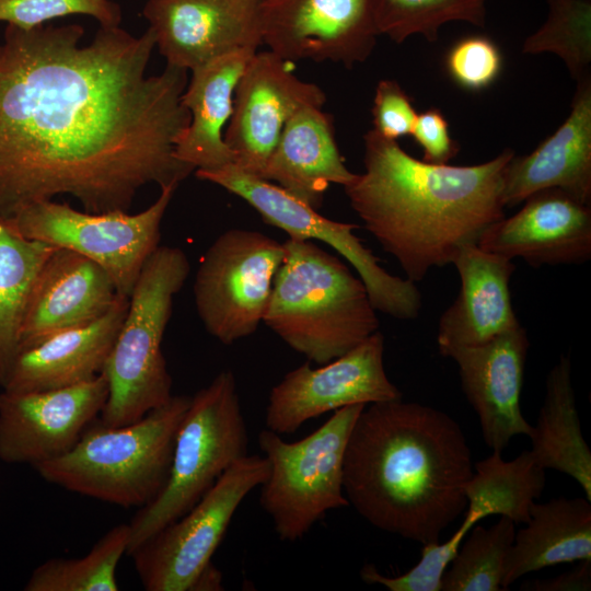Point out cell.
Masks as SVG:
<instances>
[{
    "label": "cell",
    "mask_w": 591,
    "mask_h": 591,
    "mask_svg": "<svg viewBox=\"0 0 591 591\" xmlns=\"http://www.w3.org/2000/svg\"><path fill=\"white\" fill-rule=\"evenodd\" d=\"M79 24L20 28L0 40V220L58 195L88 212L128 211L149 185L193 171L175 157L190 114L187 70L147 73L155 37Z\"/></svg>",
    "instance_id": "cell-1"
},
{
    "label": "cell",
    "mask_w": 591,
    "mask_h": 591,
    "mask_svg": "<svg viewBox=\"0 0 591 591\" xmlns=\"http://www.w3.org/2000/svg\"><path fill=\"white\" fill-rule=\"evenodd\" d=\"M349 434L344 493L372 526L422 545L467 507L474 471L466 437L447 413L402 398L369 404Z\"/></svg>",
    "instance_id": "cell-2"
},
{
    "label": "cell",
    "mask_w": 591,
    "mask_h": 591,
    "mask_svg": "<svg viewBox=\"0 0 591 591\" xmlns=\"http://www.w3.org/2000/svg\"><path fill=\"white\" fill-rule=\"evenodd\" d=\"M363 142L364 172L345 193L366 230L415 283L452 264L463 246L476 244L505 217L502 174L513 150L456 166L415 159L372 129Z\"/></svg>",
    "instance_id": "cell-3"
},
{
    "label": "cell",
    "mask_w": 591,
    "mask_h": 591,
    "mask_svg": "<svg viewBox=\"0 0 591 591\" xmlns=\"http://www.w3.org/2000/svg\"><path fill=\"white\" fill-rule=\"evenodd\" d=\"M263 323L294 351L325 364L379 331L359 278L311 240L288 237Z\"/></svg>",
    "instance_id": "cell-4"
},
{
    "label": "cell",
    "mask_w": 591,
    "mask_h": 591,
    "mask_svg": "<svg viewBox=\"0 0 591 591\" xmlns=\"http://www.w3.org/2000/svg\"><path fill=\"white\" fill-rule=\"evenodd\" d=\"M190 396L120 427L92 422L67 453L35 466L48 483L124 508H142L169 477L176 433Z\"/></svg>",
    "instance_id": "cell-5"
},
{
    "label": "cell",
    "mask_w": 591,
    "mask_h": 591,
    "mask_svg": "<svg viewBox=\"0 0 591 591\" xmlns=\"http://www.w3.org/2000/svg\"><path fill=\"white\" fill-rule=\"evenodd\" d=\"M189 270L188 258L178 247L159 245L146 262L102 372L108 386L102 425L135 422L172 398L162 341L174 298Z\"/></svg>",
    "instance_id": "cell-6"
},
{
    "label": "cell",
    "mask_w": 591,
    "mask_h": 591,
    "mask_svg": "<svg viewBox=\"0 0 591 591\" xmlns=\"http://www.w3.org/2000/svg\"><path fill=\"white\" fill-rule=\"evenodd\" d=\"M247 427L230 370L218 373L195 395L178 427L169 477L159 495L131 522L127 555L172 523L247 454Z\"/></svg>",
    "instance_id": "cell-7"
},
{
    "label": "cell",
    "mask_w": 591,
    "mask_h": 591,
    "mask_svg": "<svg viewBox=\"0 0 591 591\" xmlns=\"http://www.w3.org/2000/svg\"><path fill=\"white\" fill-rule=\"evenodd\" d=\"M363 404L341 407L296 442L264 429L257 442L268 463L259 503L281 541L303 537L326 513L345 508L343 466L347 441Z\"/></svg>",
    "instance_id": "cell-8"
},
{
    "label": "cell",
    "mask_w": 591,
    "mask_h": 591,
    "mask_svg": "<svg viewBox=\"0 0 591 591\" xmlns=\"http://www.w3.org/2000/svg\"><path fill=\"white\" fill-rule=\"evenodd\" d=\"M178 186L161 188L147 209L88 212L51 200L33 202L3 220L30 240L77 252L99 264L119 296L129 298L138 277L160 242L161 223Z\"/></svg>",
    "instance_id": "cell-9"
},
{
    "label": "cell",
    "mask_w": 591,
    "mask_h": 591,
    "mask_svg": "<svg viewBox=\"0 0 591 591\" xmlns=\"http://www.w3.org/2000/svg\"><path fill=\"white\" fill-rule=\"evenodd\" d=\"M195 174L242 198L266 223L287 232L289 237L316 240L335 250L357 271L376 311L398 320H414L419 315L422 301L415 282L386 271L372 251L354 234L357 224L327 219L280 186L233 164L196 170Z\"/></svg>",
    "instance_id": "cell-10"
},
{
    "label": "cell",
    "mask_w": 591,
    "mask_h": 591,
    "mask_svg": "<svg viewBox=\"0 0 591 591\" xmlns=\"http://www.w3.org/2000/svg\"><path fill=\"white\" fill-rule=\"evenodd\" d=\"M264 456L235 461L185 514L159 530L130 556L147 591L196 590L231 520L246 498L267 478Z\"/></svg>",
    "instance_id": "cell-11"
},
{
    "label": "cell",
    "mask_w": 591,
    "mask_h": 591,
    "mask_svg": "<svg viewBox=\"0 0 591 591\" xmlns=\"http://www.w3.org/2000/svg\"><path fill=\"white\" fill-rule=\"evenodd\" d=\"M285 246L251 230L221 233L196 271L194 299L205 329L224 345L256 332L263 323Z\"/></svg>",
    "instance_id": "cell-12"
},
{
    "label": "cell",
    "mask_w": 591,
    "mask_h": 591,
    "mask_svg": "<svg viewBox=\"0 0 591 591\" xmlns=\"http://www.w3.org/2000/svg\"><path fill=\"white\" fill-rule=\"evenodd\" d=\"M384 368V336L374 332L345 355L318 368L309 362L288 372L269 393L266 428L293 433L304 422L355 404L399 399Z\"/></svg>",
    "instance_id": "cell-13"
},
{
    "label": "cell",
    "mask_w": 591,
    "mask_h": 591,
    "mask_svg": "<svg viewBox=\"0 0 591 591\" xmlns=\"http://www.w3.org/2000/svg\"><path fill=\"white\" fill-rule=\"evenodd\" d=\"M293 62L271 50L256 51L234 91L224 141L233 165L260 177L286 123L301 108L323 107V90L293 73Z\"/></svg>",
    "instance_id": "cell-14"
},
{
    "label": "cell",
    "mask_w": 591,
    "mask_h": 591,
    "mask_svg": "<svg viewBox=\"0 0 591 591\" xmlns=\"http://www.w3.org/2000/svg\"><path fill=\"white\" fill-rule=\"evenodd\" d=\"M263 44L296 62L366 61L379 36L373 0H263Z\"/></svg>",
    "instance_id": "cell-15"
},
{
    "label": "cell",
    "mask_w": 591,
    "mask_h": 591,
    "mask_svg": "<svg viewBox=\"0 0 591 591\" xmlns=\"http://www.w3.org/2000/svg\"><path fill=\"white\" fill-rule=\"evenodd\" d=\"M108 395L103 373L73 386L0 394V460L37 466L74 447Z\"/></svg>",
    "instance_id": "cell-16"
},
{
    "label": "cell",
    "mask_w": 591,
    "mask_h": 591,
    "mask_svg": "<svg viewBox=\"0 0 591 591\" xmlns=\"http://www.w3.org/2000/svg\"><path fill=\"white\" fill-rule=\"evenodd\" d=\"M263 0H147L142 10L166 65L194 70L263 45Z\"/></svg>",
    "instance_id": "cell-17"
},
{
    "label": "cell",
    "mask_w": 591,
    "mask_h": 591,
    "mask_svg": "<svg viewBox=\"0 0 591 591\" xmlns=\"http://www.w3.org/2000/svg\"><path fill=\"white\" fill-rule=\"evenodd\" d=\"M513 216L489 225L477 245L530 266L578 265L591 258V207L560 188L530 195Z\"/></svg>",
    "instance_id": "cell-18"
},
{
    "label": "cell",
    "mask_w": 591,
    "mask_h": 591,
    "mask_svg": "<svg viewBox=\"0 0 591 591\" xmlns=\"http://www.w3.org/2000/svg\"><path fill=\"white\" fill-rule=\"evenodd\" d=\"M530 347L526 329L519 326L450 358L457 367L465 397L478 416L486 445L501 453L518 434L530 436L520 396Z\"/></svg>",
    "instance_id": "cell-19"
},
{
    "label": "cell",
    "mask_w": 591,
    "mask_h": 591,
    "mask_svg": "<svg viewBox=\"0 0 591 591\" xmlns=\"http://www.w3.org/2000/svg\"><path fill=\"white\" fill-rule=\"evenodd\" d=\"M452 264L459 273L461 288L440 316L437 332L439 352L448 358L520 325L511 301L510 280L515 271L511 259L468 244L460 250Z\"/></svg>",
    "instance_id": "cell-20"
},
{
    "label": "cell",
    "mask_w": 591,
    "mask_h": 591,
    "mask_svg": "<svg viewBox=\"0 0 591 591\" xmlns=\"http://www.w3.org/2000/svg\"><path fill=\"white\" fill-rule=\"evenodd\" d=\"M560 188L591 202V77L577 81L570 113L531 153L515 154L502 174L501 204L512 208L530 195Z\"/></svg>",
    "instance_id": "cell-21"
},
{
    "label": "cell",
    "mask_w": 591,
    "mask_h": 591,
    "mask_svg": "<svg viewBox=\"0 0 591 591\" xmlns=\"http://www.w3.org/2000/svg\"><path fill=\"white\" fill-rule=\"evenodd\" d=\"M111 276L90 258L56 247L31 291L20 350L60 331L91 323L118 298Z\"/></svg>",
    "instance_id": "cell-22"
},
{
    "label": "cell",
    "mask_w": 591,
    "mask_h": 591,
    "mask_svg": "<svg viewBox=\"0 0 591 591\" xmlns=\"http://www.w3.org/2000/svg\"><path fill=\"white\" fill-rule=\"evenodd\" d=\"M129 298L118 296L100 318L55 333L19 351L2 386L8 392L68 387L99 376L115 343Z\"/></svg>",
    "instance_id": "cell-23"
},
{
    "label": "cell",
    "mask_w": 591,
    "mask_h": 591,
    "mask_svg": "<svg viewBox=\"0 0 591 591\" xmlns=\"http://www.w3.org/2000/svg\"><path fill=\"white\" fill-rule=\"evenodd\" d=\"M355 177L337 147L332 116L316 106L286 123L260 176L316 210L331 184L344 187Z\"/></svg>",
    "instance_id": "cell-24"
},
{
    "label": "cell",
    "mask_w": 591,
    "mask_h": 591,
    "mask_svg": "<svg viewBox=\"0 0 591 591\" xmlns=\"http://www.w3.org/2000/svg\"><path fill=\"white\" fill-rule=\"evenodd\" d=\"M256 51L235 50L192 70L182 94L190 120L175 142V157L195 171L233 164L223 128L232 115L237 81Z\"/></svg>",
    "instance_id": "cell-25"
},
{
    "label": "cell",
    "mask_w": 591,
    "mask_h": 591,
    "mask_svg": "<svg viewBox=\"0 0 591 591\" xmlns=\"http://www.w3.org/2000/svg\"><path fill=\"white\" fill-rule=\"evenodd\" d=\"M525 528L515 532L502 589L522 576L577 560H591V505L587 498L558 497L530 508Z\"/></svg>",
    "instance_id": "cell-26"
},
{
    "label": "cell",
    "mask_w": 591,
    "mask_h": 591,
    "mask_svg": "<svg viewBox=\"0 0 591 591\" xmlns=\"http://www.w3.org/2000/svg\"><path fill=\"white\" fill-rule=\"evenodd\" d=\"M545 385L544 402L529 436L530 451L544 470L553 468L573 478L591 501V451L581 432L570 356L559 358Z\"/></svg>",
    "instance_id": "cell-27"
},
{
    "label": "cell",
    "mask_w": 591,
    "mask_h": 591,
    "mask_svg": "<svg viewBox=\"0 0 591 591\" xmlns=\"http://www.w3.org/2000/svg\"><path fill=\"white\" fill-rule=\"evenodd\" d=\"M545 480V470L530 450L511 461L493 452L474 465V473L465 486L467 510L464 519L475 525L497 514L525 524L531 506L544 491Z\"/></svg>",
    "instance_id": "cell-28"
},
{
    "label": "cell",
    "mask_w": 591,
    "mask_h": 591,
    "mask_svg": "<svg viewBox=\"0 0 591 591\" xmlns=\"http://www.w3.org/2000/svg\"><path fill=\"white\" fill-rule=\"evenodd\" d=\"M55 246L30 240L0 220V386L20 351L35 279Z\"/></svg>",
    "instance_id": "cell-29"
},
{
    "label": "cell",
    "mask_w": 591,
    "mask_h": 591,
    "mask_svg": "<svg viewBox=\"0 0 591 591\" xmlns=\"http://www.w3.org/2000/svg\"><path fill=\"white\" fill-rule=\"evenodd\" d=\"M129 524H118L106 532L79 558H53L35 568L26 591H117L116 569L127 554Z\"/></svg>",
    "instance_id": "cell-30"
},
{
    "label": "cell",
    "mask_w": 591,
    "mask_h": 591,
    "mask_svg": "<svg viewBox=\"0 0 591 591\" xmlns=\"http://www.w3.org/2000/svg\"><path fill=\"white\" fill-rule=\"evenodd\" d=\"M515 524L503 515L488 529L475 524L444 571L441 591H503L501 582Z\"/></svg>",
    "instance_id": "cell-31"
},
{
    "label": "cell",
    "mask_w": 591,
    "mask_h": 591,
    "mask_svg": "<svg viewBox=\"0 0 591 591\" xmlns=\"http://www.w3.org/2000/svg\"><path fill=\"white\" fill-rule=\"evenodd\" d=\"M373 13L379 35L397 44L413 35L434 42L450 22L484 26L486 0H373Z\"/></svg>",
    "instance_id": "cell-32"
},
{
    "label": "cell",
    "mask_w": 591,
    "mask_h": 591,
    "mask_svg": "<svg viewBox=\"0 0 591 591\" xmlns=\"http://www.w3.org/2000/svg\"><path fill=\"white\" fill-rule=\"evenodd\" d=\"M547 4L545 22L524 40L522 51L557 55L576 81L590 76V0H547Z\"/></svg>",
    "instance_id": "cell-33"
},
{
    "label": "cell",
    "mask_w": 591,
    "mask_h": 591,
    "mask_svg": "<svg viewBox=\"0 0 591 591\" xmlns=\"http://www.w3.org/2000/svg\"><path fill=\"white\" fill-rule=\"evenodd\" d=\"M472 528V524L463 520L444 543L422 545L419 561L401 576H384L373 565L367 564L360 570V578L369 584H380L390 591H441L443 573Z\"/></svg>",
    "instance_id": "cell-34"
},
{
    "label": "cell",
    "mask_w": 591,
    "mask_h": 591,
    "mask_svg": "<svg viewBox=\"0 0 591 591\" xmlns=\"http://www.w3.org/2000/svg\"><path fill=\"white\" fill-rule=\"evenodd\" d=\"M88 15L100 26H119L120 7L115 0H0V22L33 28L56 18Z\"/></svg>",
    "instance_id": "cell-35"
},
{
    "label": "cell",
    "mask_w": 591,
    "mask_h": 591,
    "mask_svg": "<svg viewBox=\"0 0 591 591\" xmlns=\"http://www.w3.org/2000/svg\"><path fill=\"white\" fill-rule=\"evenodd\" d=\"M502 56L497 45L486 36H468L456 42L445 56V69L461 88L479 91L499 76Z\"/></svg>",
    "instance_id": "cell-36"
},
{
    "label": "cell",
    "mask_w": 591,
    "mask_h": 591,
    "mask_svg": "<svg viewBox=\"0 0 591 591\" xmlns=\"http://www.w3.org/2000/svg\"><path fill=\"white\" fill-rule=\"evenodd\" d=\"M372 113V130L385 139L397 140L412 134L417 113L404 89L395 80L378 82Z\"/></svg>",
    "instance_id": "cell-37"
},
{
    "label": "cell",
    "mask_w": 591,
    "mask_h": 591,
    "mask_svg": "<svg viewBox=\"0 0 591 591\" xmlns=\"http://www.w3.org/2000/svg\"><path fill=\"white\" fill-rule=\"evenodd\" d=\"M410 135L421 147L425 162L448 164L459 153L460 144L451 138L449 123L437 107L417 114Z\"/></svg>",
    "instance_id": "cell-38"
},
{
    "label": "cell",
    "mask_w": 591,
    "mask_h": 591,
    "mask_svg": "<svg viewBox=\"0 0 591 591\" xmlns=\"http://www.w3.org/2000/svg\"><path fill=\"white\" fill-rule=\"evenodd\" d=\"M521 590L531 591H589L591 589V560L549 579H537L523 583Z\"/></svg>",
    "instance_id": "cell-39"
}]
</instances>
